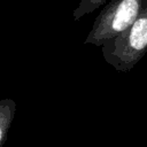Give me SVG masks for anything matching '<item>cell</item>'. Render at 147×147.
<instances>
[{"mask_svg": "<svg viewBox=\"0 0 147 147\" xmlns=\"http://www.w3.org/2000/svg\"><path fill=\"white\" fill-rule=\"evenodd\" d=\"M108 0H80L77 8L74 10V20L78 21L80 17L94 11L101 5H105Z\"/></svg>", "mask_w": 147, "mask_h": 147, "instance_id": "277c9868", "label": "cell"}, {"mask_svg": "<svg viewBox=\"0 0 147 147\" xmlns=\"http://www.w3.org/2000/svg\"><path fill=\"white\" fill-rule=\"evenodd\" d=\"M145 0H110L96 16L84 44L102 46L129 29L140 15Z\"/></svg>", "mask_w": 147, "mask_h": 147, "instance_id": "7a4b0ae2", "label": "cell"}, {"mask_svg": "<svg viewBox=\"0 0 147 147\" xmlns=\"http://www.w3.org/2000/svg\"><path fill=\"white\" fill-rule=\"evenodd\" d=\"M108 64L117 71L131 70L147 52V0L136 22L117 37L101 46Z\"/></svg>", "mask_w": 147, "mask_h": 147, "instance_id": "6da1fadb", "label": "cell"}, {"mask_svg": "<svg viewBox=\"0 0 147 147\" xmlns=\"http://www.w3.org/2000/svg\"><path fill=\"white\" fill-rule=\"evenodd\" d=\"M15 110L16 103L14 100L6 98L0 101V147H3L8 139Z\"/></svg>", "mask_w": 147, "mask_h": 147, "instance_id": "3957f363", "label": "cell"}]
</instances>
